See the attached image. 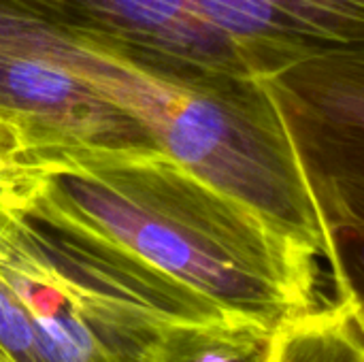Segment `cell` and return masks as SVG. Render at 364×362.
<instances>
[{
	"label": "cell",
	"instance_id": "1",
	"mask_svg": "<svg viewBox=\"0 0 364 362\" xmlns=\"http://www.w3.org/2000/svg\"><path fill=\"white\" fill-rule=\"evenodd\" d=\"M0 196L273 331L328 305L316 252L158 147H34Z\"/></svg>",
	"mask_w": 364,
	"mask_h": 362
},
{
	"label": "cell",
	"instance_id": "4",
	"mask_svg": "<svg viewBox=\"0 0 364 362\" xmlns=\"http://www.w3.org/2000/svg\"><path fill=\"white\" fill-rule=\"evenodd\" d=\"M262 81L333 239L331 262L364 280V51L307 60Z\"/></svg>",
	"mask_w": 364,
	"mask_h": 362
},
{
	"label": "cell",
	"instance_id": "8",
	"mask_svg": "<svg viewBox=\"0 0 364 362\" xmlns=\"http://www.w3.org/2000/svg\"><path fill=\"white\" fill-rule=\"evenodd\" d=\"M0 362H47L21 305L0 282Z\"/></svg>",
	"mask_w": 364,
	"mask_h": 362
},
{
	"label": "cell",
	"instance_id": "9",
	"mask_svg": "<svg viewBox=\"0 0 364 362\" xmlns=\"http://www.w3.org/2000/svg\"><path fill=\"white\" fill-rule=\"evenodd\" d=\"M26 149L28 145H26L23 134L4 115H0V181L17 164L19 156Z\"/></svg>",
	"mask_w": 364,
	"mask_h": 362
},
{
	"label": "cell",
	"instance_id": "7",
	"mask_svg": "<svg viewBox=\"0 0 364 362\" xmlns=\"http://www.w3.org/2000/svg\"><path fill=\"white\" fill-rule=\"evenodd\" d=\"M271 362H364V329L354 307L328 303L284 326Z\"/></svg>",
	"mask_w": 364,
	"mask_h": 362
},
{
	"label": "cell",
	"instance_id": "2",
	"mask_svg": "<svg viewBox=\"0 0 364 362\" xmlns=\"http://www.w3.org/2000/svg\"><path fill=\"white\" fill-rule=\"evenodd\" d=\"M75 68L158 149L331 260L333 239L262 79L186 81L98 43L83 45Z\"/></svg>",
	"mask_w": 364,
	"mask_h": 362
},
{
	"label": "cell",
	"instance_id": "5",
	"mask_svg": "<svg viewBox=\"0 0 364 362\" xmlns=\"http://www.w3.org/2000/svg\"><path fill=\"white\" fill-rule=\"evenodd\" d=\"M211 41L252 79L364 51V0H190Z\"/></svg>",
	"mask_w": 364,
	"mask_h": 362
},
{
	"label": "cell",
	"instance_id": "6",
	"mask_svg": "<svg viewBox=\"0 0 364 362\" xmlns=\"http://www.w3.org/2000/svg\"><path fill=\"white\" fill-rule=\"evenodd\" d=\"M277 331L241 316L205 322H173L147 362H271Z\"/></svg>",
	"mask_w": 364,
	"mask_h": 362
},
{
	"label": "cell",
	"instance_id": "3",
	"mask_svg": "<svg viewBox=\"0 0 364 362\" xmlns=\"http://www.w3.org/2000/svg\"><path fill=\"white\" fill-rule=\"evenodd\" d=\"M0 282L47 362H147L166 324L228 316L126 252L2 196Z\"/></svg>",
	"mask_w": 364,
	"mask_h": 362
}]
</instances>
